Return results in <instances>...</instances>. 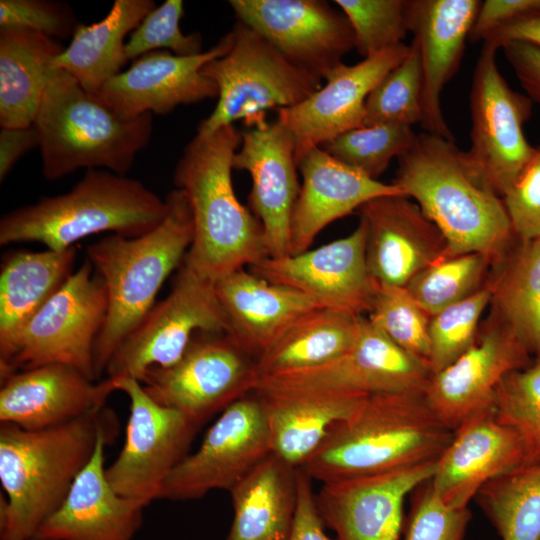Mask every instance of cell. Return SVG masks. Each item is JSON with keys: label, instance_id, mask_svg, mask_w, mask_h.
Masks as SVG:
<instances>
[{"label": "cell", "instance_id": "6da1fadb", "mask_svg": "<svg viewBox=\"0 0 540 540\" xmlns=\"http://www.w3.org/2000/svg\"><path fill=\"white\" fill-rule=\"evenodd\" d=\"M392 183L440 229L448 257L481 253L494 263L518 238L503 198L454 140L417 134Z\"/></svg>", "mask_w": 540, "mask_h": 540}, {"label": "cell", "instance_id": "7a4b0ae2", "mask_svg": "<svg viewBox=\"0 0 540 540\" xmlns=\"http://www.w3.org/2000/svg\"><path fill=\"white\" fill-rule=\"evenodd\" d=\"M116 419L101 409L68 423L26 430L0 423V540H30L63 503Z\"/></svg>", "mask_w": 540, "mask_h": 540}, {"label": "cell", "instance_id": "3957f363", "mask_svg": "<svg viewBox=\"0 0 540 540\" xmlns=\"http://www.w3.org/2000/svg\"><path fill=\"white\" fill-rule=\"evenodd\" d=\"M241 141L233 124L209 135L196 134L173 173L175 188L189 203L194 227L183 263L213 282L268 257L263 227L239 202L232 184L233 156Z\"/></svg>", "mask_w": 540, "mask_h": 540}, {"label": "cell", "instance_id": "277c9868", "mask_svg": "<svg viewBox=\"0 0 540 540\" xmlns=\"http://www.w3.org/2000/svg\"><path fill=\"white\" fill-rule=\"evenodd\" d=\"M165 200L167 213L151 231L138 237L110 234L86 249L108 294L106 320L94 348L96 380H101L115 350L155 305L163 283L179 268L192 244L193 219L184 192L175 188Z\"/></svg>", "mask_w": 540, "mask_h": 540}, {"label": "cell", "instance_id": "5b68a950", "mask_svg": "<svg viewBox=\"0 0 540 540\" xmlns=\"http://www.w3.org/2000/svg\"><path fill=\"white\" fill-rule=\"evenodd\" d=\"M453 431L424 394H373L331 431L300 469L324 483L437 461Z\"/></svg>", "mask_w": 540, "mask_h": 540}, {"label": "cell", "instance_id": "8992f818", "mask_svg": "<svg viewBox=\"0 0 540 540\" xmlns=\"http://www.w3.org/2000/svg\"><path fill=\"white\" fill-rule=\"evenodd\" d=\"M167 202L141 181L88 169L67 193L42 197L0 219V244L38 242L64 250L92 234L138 237L158 226Z\"/></svg>", "mask_w": 540, "mask_h": 540}, {"label": "cell", "instance_id": "52a82bcc", "mask_svg": "<svg viewBox=\"0 0 540 540\" xmlns=\"http://www.w3.org/2000/svg\"><path fill=\"white\" fill-rule=\"evenodd\" d=\"M33 124L42 174L52 181L80 168L125 175L153 129L152 113L123 117L63 70H55Z\"/></svg>", "mask_w": 540, "mask_h": 540}, {"label": "cell", "instance_id": "ba28073f", "mask_svg": "<svg viewBox=\"0 0 540 540\" xmlns=\"http://www.w3.org/2000/svg\"><path fill=\"white\" fill-rule=\"evenodd\" d=\"M229 51L200 72L218 87L217 104L197 126L198 135L244 120L247 126L266 110L297 105L321 87V79L293 63L258 32L237 20Z\"/></svg>", "mask_w": 540, "mask_h": 540}, {"label": "cell", "instance_id": "9c48e42d", "mask_svg": "<svg viewBox=\"0 0 540 540\" xmlns=\"http://www.w3.org/2000/svg\"><path fill=\"white\" fill-rule=\"evenodd\" d=\"M108 310L104 280L86 260L26 323L0 358V381L47 364L72 366L96 380L94 348Z\"/></svg>", "mask_w": 540, "mask_h": 540}, {"label": "cell", "instance_id": "30bf717a", "mask_svg": "<svg viewBox=\"0 0 540 540\" xmlns=\"http://www.w3.org/2000/svg\"><path fill=\"white\" fill-rule=\"evenodd\" d=\"M256 358L227 332H199L183 356L152 367L140 382L157 403L176 409L198 426L255 391Z\"/></svg>", "mask_w": 540, "mask_h": 540}, {"label": "cell", "instance_id": "8fae6325", "mask_svg": "<svg viewBox=\"0 0 540 540\" xmlns=\"http://www.w3.org/2000/svg\"><path fill=\"white\" fill-rule=\"evenodd\" d=\"M199 332L231 333L215 282L183 262L168 295L151 308L111 356L107 377L142 381L152 367L166 368L183 356Z\"/></svg>", "mask_w": 540, "mask_h": 540}, {"label": "cell", "instance_id": "7c38bea8", "mask_svg": "<svg viewBox=\"0 0 540 540\" xmlns=\"http://www.w3.org/2000/svg\"><path fill=\"white\" fill-rule=\"evenodd\" d=\"M431 376L426 360L400 348L364 318L355 343L344 354L312 368L263 377L255 391L424 394Z\"/></svg>", "mask_w": 540, "mask_h": 540}, {"label": "cell", "instance_id": "4fadbf2b", "mask_svg": "<svg viewBox=\"0 0 540 540\" xmlns=\"http://www.w3.org/2000/svg\"><path fill=\"white\" fill-rule=\"evenodd\" d=\"M130 402L123 447L106 469L112 488L146 507L159 499L176 466L188 455L200 426L180 411L154 401L130 377L114 378Z\"/></svg>", "mask_w": 540, "mask_h": 540}, {"label": "cell", "instance_id": "5bb4252c", "mask_svg": "<svg viewBox=\"0 0 540 540\" xmlns=\"http://www.w3.org/2000/svg\"><path fill=\"white\" fill-rule=\"evenodd\" d=\"M497 50L483 42L475 65L470 90L471 145L466 152L503 197L530 160L534 147L523 132L532 100L509 87L497 66Z\"/></svg>", "mask_w": 540, "mask_h": 540}, {"label": "cell", "instance_id": "9a60e30c", "mask_svg": "<svg viewBox=\"0 0 540 540\" xmlns=\"http://www.w3.org/2000/svg\"><path fill=\"white\" fill-rule=\"evenodd\" d=\"M271 452L269 429L256 393L229 405L206 431L198 449L167 478L159 499L195 500L230 491Z\"/></svg>", "mask_w": 540, "mask_h": 540}, {"label": "cell", "instance_id": "2e32d148", "mask_svg": "<svg viewBox=\"0 0 540 540\" xmlns=\"http://www.w3.org/2000/svg\"><path fill=\"white\" fill-rule=\"evenodd\" d=\"M246 24L296 65L322 79L355 48L343 12L320 0H231Z\"/></svg>", "mask_w": 540, "mask_h": 540}, {"label": "cell", "instance_id": "e0dca14e", "mask_svg": "<svg viewBox=\"0 0 540 540\" xmlns=\"http://www.w3.org/2000/svg\"><path fill=\"white\" fill-rule=\"evenodd\" d=\"M489 309L473 345L433 374L424 392L429 407L451 430L471 413L492 405L502 379L533 359L514 331Z\"/></svg>", "mask_w": 540, "mask_h": 540}, {"label": "cell", "instance_id": "ac0fdd59", "mask_svg": "<svg viewBox=\"0 0 540 540\" xmlns=\"http://www.w3.org/2000/svg\"><path fill=\"white\" fill-rule=\"evenodd\" d=\"M365 244L366 228L360 220L344 238L296 255L266 257L248 269L329 308L363 315L369 312L379 284L369 271Z\"/></svg>", "mask_w": 540, "mask_h": 540}, {"label": "cell", "instance_id": "d6986e66", "mask_svg": "<svg viewBox=\"0 0 540 540\" xmlns=\"http://www.w3.org/2000/svg\"><path fill=\"white\" fill-rule=\"evenodd\" d=\"M436 462L324 482L318 513L337 540H399L405 497L432 478Z\"/></svg>", "mask_w": 540, "mask_h": 540}, {"label": "cell", "instance_id": "ffe728a7", "mask_svg": "<svg viewBox=\"0 0 540 540\" xmlns=\"http://www.w3.org/2000/svg\"><path fill=\"white\" fill-rule=\"evenodd\" d=\"M409 48L401 43L357 64L341 63L326 75L324 86L297 105L277 111V119L294 138L297 163L310 149L363 126L369 94Z\"/></svg>", "mask_w": 540, "mask_h": 540}, {"label": "cell", "instance_id": "44dd1931", "mask_svg": "<svg viewBox=\"0 0 540 540\" xmlns=\"http://www.w3.org/2000/svg\"><path fill=\"white\" fill-rule=\"evenodd\" d=\"M232 44L229 32L209 50L193 56H178L156 50L133 60L131 66L110 79L97 96L117 114L133 118L145 113L167 115L180 105L218 98L214 81L203 76L201 67L225 55Z\"/></svg>", "mask_w": 540, "mask_h": 540}, {"label": "cell", "instance_id": "7402d4cb", "mask_svg": "<svg viewBox=\"0 0 540 540\" xmlns=\"http://www.w3.org/2000/svg\"><path fill=\"white\" fill-rule=\"evenodd\" d=\"M241 136L232 166L251 176L249 203L263 227L267 256H288L291 217L300 191L294 138L278 119H262Z\"/></svg>", "mask_w": 540, "mask_h": 540}, {"label": "cell", "instance_id": "603a6c76", "mask_svg": "<svg viewBox=\"0 0 540 540\" xmlns=\"http://www.w3.org/2000/svg\"><path fill=\"white\" fill-rule=\"evenodd\" d=\"M358 211L366 228L367 265L379 284L405 287L419 272L448 257L442 232L408 196H380Z\"/></svg>", "mask_w": 540, "mask_h": 540}, {"label": "cell", "instance_id": "cb8c5ba5", "mask_svg": "<svg viewBox=\"0 0 540 540\" xmlns=\"http://www.w3.org/2000/svg\"><path fill=\"white\" fill-rule=\"evenodd\" d=\"M525 465L522 439L498 420L492 404L471 413L454 429L431 483L444 503L464 508L486 482Z\"/></svg>", "mask_w": 540, "mask_h": 540}, {"label": "cell", "instance_id": "d4e9b609", "mask_svg": "<svg viewBox=\"0 0 540 540\" xmlns=\"http://www.w3.org/2000/svg\"><path fill=\"white\" fill-rule=\"evenodd\" d=\"M114 378L95 381L64 364L15 372L1 380L0 422L26 430L59 426L104 408Z\"/></svg>", "mask_w": 540, "mask_h": 540}, {"label": "cell", "instance_id": "484cf974", "mask_svg": "<svg viewBox=\"0 0 540 540\" xmlns=\"http://www.w3.org/2000/svg\"><path fill=\"white\" fill-rule=\"evenodd\" d=\"M481 2L409 0L408 29L418 46L421 64L420 124L424 132L454 140L442 112L441 94L458 70Z\"/></svg>", "mask_w": 540, "mask_h": 540}, {"label": "cell", "instance_id": "4316f807", "mask_svg": "<svg viewBox=\"0 0 540 540\" xmlns=\"http://www.w3.org/2000/svg\"><path fill=\"white\" fill-rule=\"evenodd\" d=\"M115 432H103L94 454L76 477L61 506L39 527L41 540H132L140 529L144 506L110 485L104 448Z\"/></svg>", "mask_w": 540, "mask_h": 540}, {"label": "cell", "instance_id": "83f0119b", "mask_svg": "<svg viewBox=\"0 0 540 540\" xmlns=\"http://www.w3.org/2000/svg\"><path fill=\"white\" fill-rule=\"evenodd\" d=\"M302 185L290 225V255L309 250L330 223L386 195H405L393 183H383L338 161L321 147L306 152L297 163Z\"/></svg>", "mask_w": 540, "mask_h": 540}, {"label": "cell", "instance_id": "f1b7e54d", "mask_svg": "<svg viewBox=\"0 0 540 540\" xmlns=\"http://www.w3.org/2000/svg\"><path fill=\"white\" fill-rule=\"evenodd\" d=\"M215 288L231 334L255 358L299 317L327 307L302 292L271 283L245 269L220 278Z\"/></svg>", "mask_w": 540, "mask_h": 540}, {"label": "cell", "instance_id": "f546056e", "mask_svg": "<svg viewBox=\"0 0 540 540\" xmlns=\"http://www.w3.org/2000/svg\"><path fill=\"white\" fill-rule=\"evenodd\" d=\"M254 392L266 415L272 454L296 468L302 467L331 431L351 418L369 396Z\"/></svg>", "mask_w": 540, "mask_h": 540}, {"label": "cell", "instance_id": "4dcf8cb0", "mask_svg": "<svg viewBox=\"0 0 540 540\" xmlns=\"http://www.w3.org/2000/svg\"><path fill=\"white\" fill-rule=\"evenodd\" d=\"M298 469L271 453L242 478L229 491L234 516L226 540H289Z\"/></svg>", "mask_w": 540, "mask_h": 540}, {"label": "cell", "instance_id": "1f68e13d", "mask_svg": "<svg viewBox=\"0 0 540 540\" xmlns=\"http://www.w3.org/2000/svg\"><path fill=\"white\" fill-rule=\"evenodd\" d=\"M65 47L30 29L0 28V125L34 123L55 72L52 62Z\"/></svg>", "mask_w": 540, "mask_h": 540}, {"label": "cell", "instance_id": "d6a6232c", "mask_svg": "<svg viewBox=\"0 0 540 540\" xmlns=\"http://www.w3.org/2000/svg\"><path fill=\"white\" fill-rule=\"evenodd\" d=\"M77 250H17L5 255L0 272V358L26 323L74 272Z\"/></svg>", "mask_w": 540, "mask_h": 540}, {"label": "cell", "instance_id": "836d02e7", "mask_svg": "<svg viewBox=\"0 0 540 540\" xmlns=\"http://www.w3.org/2000/svg\"><path fill=\"white\" fill-rule=\"evenodd\" d=\"M155 8L153 0L114 1L102 20L79 25L68 47L53 60V70L65 71L84 90L97 95L128 62L126 36Z\"/></svg>", "mask_w": 540, "mask_h": 540}, {"label": "cell", "instance_id": "e575fe53", "mask_svg": "<svg viewBox=\"0 0 540 540\" xmlns=\"http://www.w3.org/2000/svg\"><path fill=\"white\" fill-rule=\"evenodd\" d=\"M363 315L321 307L294 321L257 358L259 379L327 363L355 343Z\"/></svg>", "mask_w": 540, "mask_h": 540}, {"label": "cell", "instance_id": "d590c367", "mask_svg": "<svg viewBox=\"0 0 540 540\" xmlns=\"http://www.w3.org/2000/svg\"><path fill=\"white\" fill-rule=\"evenodd\" d=\"M486 284L490 308L533 357L540 354V237L517 238L492 264Z\"/></svg>", "mask_w": 540, "mask_h": 540}, {"label": "cell", "instance_id": "8d00e7d4", "mask_svg": "<svg viewBox=\"0 0 540 540\" xmlns=\"http://www.w3.org/2000/svg\"><path fill=\"white\" fill-rule=\"evenodd\" d=\"M474 498L502 540H540V462L489 480Z\"/></svg>", "mask_w": 540, "mask_h": 540}, {"label": "cell", "instance_id": "74e56055", "mask_svg": "<svg viewBox=\"0 0 540 540\" xmlns=\"http://www.w3.org/2000/svg\"><path fill=\"white\" fill-rule=\"evenodd\" d=\"M492 263L481 253L445 257L419 272L405 287L432 317L483 288Z\"/></svg>", "mask_w": 540, "mask_h": 540}, {"label": "cell", "instance_id": "f35d334b", "mask_svg": "<svg viewBox=\"0 0 540 540\" xmlns=\"http://www.w3.org/2000/svg\"><path fill=\"white\" fill-rule=\"evenodd\" d=\"M416 137L410 126L364 125L319 147L338 161L378 180L393 158L401 157L413 146Z\"/></svg>", "mask_w": 540, "mask_h": 540}, {"label": "cell", "instance_id": "ab89813d", "mask_svg": "<svg viewBox=\"0 0 540 540\" xmlns=\"http://www.w3.org/2000/svg\"><path fill=\"white\" fill-rule=\"evenodd\" d=\"M493 406L498 420L522 439L527 465L540 462V354L502 379Z\"/></svg>", "mask_w": 540, "mask_h": 540}, {"label": "cell", "instance_id": "60d3db41", "mask_svg": "<svg viewBox=\"0 0 540 540\" xmlns=\"http://www.w3.org/2000/svg\"><path fill=\"white\" fill-rule=\"evenodd\" d=\"M406 57L372 90L365 104L364 125L410 126L422 121V74L419 50L412 40Z\"/></svg>", "mask_w": 540, "mask_h": 540}, {"label": "cell", "instance_id": "b9f144b4", "mask_svg": "<svg viewBox=\"0 0 540 540\" xmlns=\"http://www.w3.org/2000/svg\"><path fill=\"white\" fill-rule=\"evenodd\" d=\"M490 302L491 290L486 284L470 297L431 317L428 363L432 375L450 366L473 345Z\"/></svg>", "mask_w": 540, "mask_h": 540}, {"label": "cell", "instance_id": "7bdbcfd3", "mask_svg": "<svg viewBox=\"0 0 540 540\" xmlns=\"http://www.w3.org/2000/svg\"><path fill=\"white\" fill-rule=\"evenodd\" d=\"M367 319L400 348L428 362L431 317L406 287L378 284Z\"/></svg>", "mask_w": 540, "mask_h": 540}, {"label": "cell", "instance_id": "ee69618b", "mask_svg": "<svg viewBox=\"0 0 540 540\" xmlns=\"http://www.w3.org/2000/svg\"><path fill=\"white\" fill-rule=\"evenodd\" d=\"M354 33L355 49L364 58L403 43L409 32V0H336Z\"/></svg>", "mask_w": 540, "mask_h": 540}, {"label": "cell", "instance_id": "f6af8a7d", "mask_svg": "<svg viewBox=\"0 0 540 540\" xmlns=\"http://www.w3.org/2000/svg\"><path fill=\"white\" fill-rule=\"evenodd\" d=\"M183 14L182 0H167L147 14L126 42L128 61L156 50H168L178 56L202 53L201 35L181 31Z\"/></svg>", "mask_w": 540, "mask_h": 540}, {"label": "cell", "instance_id": "bcb514c9", "mask_svg": "<svg viewBox=\"0 0 540 540\" xmlns=\"http://www.w3.org/2000/svg\"><path fill=\"white\" fill-rule=\"evenodd\" d=\"M410 510L403 524V540H463L472 514L468 507L447 505L431 478L411 493Z\"/></svg>", "mask_w": 540, "mask_h": 540}, {"label": "cell", "instance_id": "7dc6e473", "mask_svg": "<svg viewBox=\"0 0 540 540\" xmlns=\"http://www.w3.org/2000/svg\"><path fill=\"white\" fill-rule=\"evenodd\" d=\"M79 25L71 7L62 1H0V28L30 29L58 40L72 38Z\"/></svg>", "mask_w": 540, "mask_h": 540}, {"label": "cell", "instance_id": "c3c4849f", "mask_svg": "<svg viewBox=\"0 0 540 540\" xmlns=\"http://www.w3.org/2000/svg\"><path fill=\"white\" fill-rule=\"evenodd\" d=\"M515 235L520 239L540 237V144L502 197Z\"/></svg>", "mask_w": 540, "mask_h": 540}, {"label": "cell", "instance_id": "681fc988", "mask_svg": "<svg viewBox=\"0 0 540 540\" xmlns=\"http://www.w3.org/2000/svg\"><path fill=\"white\" fill-rule=\"evenodd\" d=\"M538 7L540 0L482 1L468 39L473 42L484 41L497 28Z\"/></svg>", "mask_w": 540, "mask_h": 540}, {"label": "cell", "instance_id": "f907efd6", "mask_svg": "<svg viewBox=\"0 0 540 540\" xmlns=\"http://www.w3.org/2000/svg\"><path fill=\"white\" fill-rule=\"evenodd\" d=\"M312 479L300 468L297 474L298 498L289 540H331L318 513Z\"/></svg>", "mask_w": 540, "mask_h": 540}, {"label": "cell", "instance_id": "816d5d0a", "mask_svg": "<svg viewBox=\"0 0 540 540\" xmlns=\"http://www.w3.org/2000/svg\"><path fill=\"white\" fill-rule=\"evenodd\" d=\"M502 49L528 97L540 104V48L524 42H509Z\"/></svg>", "mask_w": 540, "mask_h": 540}, {"label": "cell", "instance_id": "f5cc1de1", "mask_svg": "<svg viewBox=\"0 0 540 540\" xmlns=\"http://www.w3.org/2000/svg\"><path fill=\"white\" fill-rule=\"evenodd\" d=\"M34 124L26 127H4L0 131V181L5 180L17 161L28 151L39 147Z\"/></svg>", "mask_w": 540, "mask_h": 540}, {"label": "cell", "instance_id": "db71d44e", "mask_svg": "<svg viewBox=\"0 0 540 540\" xmlns=\"http://www.w3.org/2000/svg\"><path fill=\"white\" fill-rule=\"evenodd\" d=\"M483 42H487L497 49L509 42H524L540 48V7L497 28Z\"/></svg>", "mask_w": 540, "mask_h": 540}, {"label": "cell", "instance_id": "11a10c76", "mask_svg": "<svg viewBox=\"0 0 540 540\" xmlns=\"http://www.w3.org/2000/svg\"><path fill=\"white\" fill-rule=\"evenodd\" d=\"M30 540H41V539H38V538H35V537H34V538L30 539Z\"/></svg>", "mask_w": 540, "mask_h": 540}]
</instances>
